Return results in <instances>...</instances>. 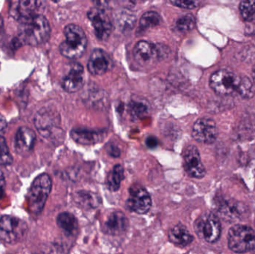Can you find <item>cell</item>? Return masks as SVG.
<instances>
[{"label":"cell","mask_w":255,"mask_h":254,"mask_svg":"<svg viewBox=\"0 0 255 254\" xmlns=\"http://www.w3.org/2000/svg\"><path fill=\"white\" fill-rule=\"evenodd\" d=\"M196 232L208 243H215L221 237L222 226L220 219L214 213H208L201 217L196 224Z\"/></svg>","instance_id":"obj_9"},{"label":"cell","mask_w":255,"mask_h":254,"mask_svg":"<svg viewBox=\"0 0 255 254\" xmlns=\"http://www.w3.org/2000/svg\"><path fill=\"white\" fill-rule=\"evenodd\" d=\"M85 70L79 63H73L67 74L62 80L63 89L67 92H77L82 89L85 83Z\"/></svg>","instance_id":"obj_15"},{"label":"cell","mask_w":255,"mask_h":254,"mask_svg":"<svg viewBox=\"0 0 255 254\" xmlns=\"http://www.w3.org/2000/svg\"><path fill=\"white\" fill-rule=\"evenodd\" d=\"M13 158L9 152L7 143L4 137L0 139V164L1 165H10L12 164Z\"/></svg>","instance_id":"obj_26"},{"label":"cell","mask_w":255,"mask_h":254,"mask_svg":"<svg viewBox=\"0 0 255 254\" xmlns=\"http://www.w3.org/2000/svg\"><path fill=\"white\" fill-rule=\"evenodd\" d=\"M210 86L220 95L238 94L242 98H251L255 92L254 85L248 77L240 76L227 69L215 72L210 79Z\"/></svg>","instance_id":"obj_1"},{"label":"cell","mask_w":255,"mask_h":254,"mask_svg":"<svg viewBox=\"0 0 255 254\" xmlns=\"http://www.w3.org/2000/svg\"><path fill=\"white\" fill-rule=\"evenodd\" d=\"M146 145L150 149L155 148L157 146V141L154 137H149L146 140Z\"/></svg>","instance_id":"obj_32"},{"label":"cell","mask_w":255,"mask_h":254,"mask_svg":"<svg viewBox=\"0 0 255 254\" xmlns=\"http://www.w3.org/2000/svg\"><path fill=\"white\" fill-rule=\"evenodd\" d=\"M36 136L33 130L27 127H21L15 136L14 147L16 153L25 155L29 153L35 143Z\"/></svg>","instance_id":"obj_19"},{"label":"cell","mask_w":255,"mask_h":254,"mask_svg":"<svg viewBox=\"0 0 255 254\" xmlns=\"http://www.w3.org/2000/svg\"><path fill=\"white\" fill-rule=\"evenodd\" d=\"M183 165L186 173L193 178L202 179L206 174V169L201 159L199 150L195 146H189L183 152Z\"/></svg>","instance_id":"obj_11"},{"label":"cell","mask_w":255,"mask_h":254,"mask_svg":"<svg viewBox=\"0 0 255 254\" xmlns=\"http://www.w3.org/2000/svg\"><path fill=\"white\" fill-rule=\"evenodd\" d=\"M77 200L79 204H83V205L89 206L92 207L93 206L97 207V201H93V193H88L87 192H79L77 194Z\"/></svg>","instance_id":"obj_28"},{"label":"cell","mask_w":255,"mask_h":254,"mask_svg":"<svg viewBox=\"0 0 255 254\" xmlns=\"http://www.w3.org/2000/svg\"><path fill=\"white\" fill-rule=\"evenodd\" d=\"M228 245L235 253L244 254L255 250V231L246 225H235L228 234Z\"/></svg>","instance_id":"obj_5"},{"label":"cell","mask_w":255,"mask_h":254,"mask_svg":"<svg viewBox=\"0 0 255 254\" xmlns=\"http://www.w3.org/2000/svg\"><path fill=\"white\" fill-rule=\"evenodd\" d=\"M61 119L59 114L51 109L43 108L39 110L34 117V125L40 135L45 138L52 139L62 132L60 128Z\"/></svg>","instance_id":"obj_7"},{"label":"cell","mask_w":255,"mask_h":254,"mask_svg":"<svg viewBox=\"0 0 255 254\" xmlns=\"http://www.w3.org/2000/svg\"><path fill=\"white\" fill-rule=\"evenodd\" d=\"M148 107L145 101H132L130 104V113L134 117H140L147 112Z\"/></svg>","instance_id":"obj_27"},{"label":"cell","mask_w":255,"mask_h":254,"mask_svg":"<svg viewBox=\"0 0 255 254\" xmlns=\"http://www.w3.org/2000/svg\"><path fill=\"white\" fill-rule=\"evenodd\" d=\"M151 205V196L145 188L136 184L130 186L127 201V209L130 212L143 215L149 211Z\"/></svg>","instance_id":"obj_10"},{"label":"cell","mask_w":255,"mask_h":254,"mask_svg":"<svg viewBox=\"0 0 255 254\" xmlns=\"http://www.w3.org/2000/svg\"><path fill=\"white\" fill-rule=\"evenodd\" d=\"M56 222L58 226L68 235H74L79 228V222L76 216L68 212L60 213Z\"/></svg>","instance_id":"obj_21"},{"label":"cell","mask_w":255,"mask_h":254,"mask_svg":"<svg viewBox=\"0 0 255 254\" xmlns=\"http://www.w3.org/2000/svg\"><path fill=\"white\" fill-rule=\"evenodd\" d=\"M3 195H4V184L3 182L0 181V199L2 198Z\"/></svg>","instance_id":"obj_33"},{"label":"cell","mask_w":255,"mask_h":254,"mask_svg":"<svg viewBox=\"0 0 255 254\" xmlns=\"http://www.w3.org/2000/svg\"><path fill=\"white\" fill-rule=\"evenodd\" d=\"M6 128H7V122L5 118L0 113V139L4 137Z\"/></svg>","instance_id":"obj_31"},{"label":"cell","mask_w":255,"mask_h":254,"mask_svg":"<svg viewBox=\"0 0 255 254\" xmlns=\"http://www.w3.org/2000/svg\"><path fill=\"white\" fill-rule=\"evenodd\" d=\"M112 61L107 52L101 49H96L90 56L88 70L91 74L101 76L110 70Z\"/></svg>","instance_id":"obj_16"},{"label":"cell","mask_w":255,"mask_h":254,"mask_svg":"<svg viewBox=\"0 0 255 254\" xmlns=\"http://www.w3.org/2000/svg\"><path fill=\"white\" fill-rule=\"evenodd\" d=\"M43 1L23 0L12 1L10 7V13L12 16L18 21L24 20L32 17L37 13L42 6Z\"/></svg>","instance_id":"obj_14"},{"label":"cell","mask_w":255,"mask_h":254,"mask_svg":"<svg viewBox=\"0 0 255 254\" xmlns=\"http://www.w3.org/2000/svg\"><path fill=\"white\" fill-rule=\"evenodd\" d=\"M169 240L180 247H186L191 244L193 237L184 225L179 224L171 228L169 231Z\"/></svg>","instance_id":"obj_20"},{"label":"cell","mask_w":255,"mask_h":254,"mask_svg":"<svg viewBox=\"0 0 255 254\" xmlns=\"http://www.w3.org/2000/svg\"><path fill=\"white\" fill-rule=\"evenodd\" d=\"M65 40L60 44L61 55L70 59L81 58L86 50L88 39L84 30L79 25L70 24L64 28Z\"/></svg>","instance_id":"obj_3"},{"label":"cell","mask_w":255,"mask_h":254,"mask_svg":"<svg viewBox=\"0 0 255 254\" xmlns=\"http://www.w3.org/2000/svg\"><path fill=\"white\" fill-rule=\"evenodd\" d=\"M27 231L25 222L17 218L10 216L0 218V240L5 244L14 245L22 241Z\"/></svg>","instance_id":"obj_6"},{"label":"cell","mask_w":255,"mask_h":254,"mask_svg":"<svg viewBox=\"0 0 255 254\" xmlns=\"http://www.w3.org/2000/svg\"><path fill=\"white\" fill-rule=\"evenodd\" d=\"M161 22L160 14L156 11H148L141 16L139 20V29L145 31L148 28L157 26Z\"/></svg>","instance_id":"obj_23"},{"label":"cell","mask_w":255,"mask_h":254,"mask_svg":"<svg viewBox=\"0 0 255 254\" xmlns=\"http://www.w3.org/2000/svg\"><path fill=\"white\" fill-rule=\"evenodd\" d=\"M107 152L110 156L114 157V158H118L121 155V150L118 146L115 145L109 144L107 148Z\"/></svg>","instance_id":"obj_30"},{"label":"cell","mask_w":255,"mask_h":254,"mask_svg":"<svg viewBox=\"0 0 255 254\" xmlns=\"http://www.w3.org/2000/svg\"><path fill=\"white\" fill-rule=\"evenodd\" d=\"M18 43L30 46H38L49 40L51 28L47 19L43 15L19 21Z\"/></svg>","instance_id":"obj_2"},{"label":"cell","mask_w":255,"mask_h":254,"mask_svg":"<svg viewBox=\"0 0 255 254\" xmlns=\"http://www.w3.org/2000/svg\"><path fill=\"white\" fill-rule=\"evenodd\" d=\"M196 26V19L192 14H187L180 18L176 22V27L181 32L191 31Z\"/></svg>","instance_id":"obj_25"},{"label":"cell","mask_w":255,"mask_h":254,"mask_svg":"<svg viewBox=\"0 0 255 254\" xmlns=\"http://www.w3.org/2000/svg\"><path fill=\"white\" fill-rule=\"evenodd\" d=\"M52 182L49 174L37 176L31 183L27 196L28 210L33 214H40L44 208L52 190Z\"/></svg>","instance_id":"obj_4"},{"label":"cell","mask_w":255,"mask_h":254,"mask_svg":"<svg viewBox=\"0 0 255 254\" xmlns=\"http://www.w3.org/2000/svg\"><path fill=\"white\" fill-rule=\"evenodd\" d=\"M128 227V220L124 213L112 212L105 221L103 231L109 235L118 236L124 234Z\"/></svg>","instance_id":"obj_18"},{"label":"cell","mask_w":255,"mask_h":254,"mask_svg":"<svg viewBox=\"0 0 255 254\" xmlns=\"http://www.w3.org/2000/svg\"><path fill=\"white\" fill-rule=\"evenodd\" d=\"M172 4L177 7H182L185 9H193L199 5V1H171Z\"/></svg>","instance_id":"obj_29"},{"label":"cell","mask_w":255,"mask_h":254,"mask_svg":"<svg viewBox=\"0 0 255 254\" xmlns=\"http://www.w3.org/2000/svg\"><path fill=\"white\" fill-rule=\"evenodd\" d=\"M253 80H254V82L255 83V64L254 67H253Z\"/></svg>","instance_id":"obj_34"},{"label":"cell","mask_w":255,"mask_h":254,"mask_svg":"<svg viewBox=\"0 0 255 254\" xmlns=\"http://www.w3.org/2000/svg\"><path fill=\"white\" fill-rule=\"evenodd\" d=\"M88 19L92 22L96 35L100 40H106L112 31V24L107 13L101 7H92L88 13Z\"/></svg>","instance_id":"obj_13"},{"label":"cell","mask_w":255,"mask_h":254,"mask_svg":"<svg viewBox=\"0 0 255 254\" xmlns=\"http://www.w3.org/2000/svg\"><path fill=\"white\" fill-rule=\"evenodd\" d=\"M243 18L247 21L255 19V1H243L240 4Z\"/></svg>","instance_id":"obj_24"},{"label":"cell","mask_w":255,"mask_h":254,"mask_svg":"<svg viewBox=\"0 0 255 254\" xmlns=\"http://www.w3.org/2000/svg\"><path fill=\"white\" fill-rule=\"evenodd\" d=\"M217 124L211 118H201L193 125V135L195 140L199 143L211 144L218 137Z\"/></svg>","instance_id":"obj_12"},{"label":"cell","mask_w":255,"mask_h":254,"mask_svg":"<svg viewBox=\"0 0 255 254\" xmlns=\"http://www.w3.org/2000/svg\"><path fill=\"white\" fill-rule=\"evenodd\" d=\"M163 46L154 44L145 40H141L133 48V58L138 65L142 67H149L154 65L164 56Z\"/></svg>","instance_id":"obj_8"},{"label":"cell","mask_w":255,"mask_h":254,"mask_svg":"<svg viewBox=\"0 0 255 254\" xmlns=\"http://www.w3.org/2000/svg\"><path fill=\"white\" fill-rule=\"evenodd\" d=\"M124 179V169L122 166H115L112 171L109 174L108 178V187L109 190L112 192H116L119 190L121 187V183Z\"/></svg>","instance_id":"obj_22"},{"label":"cell","mask_w":255,"mask_h":254,"mask_svg":"<svg viewBox=\"0 0 255 254\" xmlns=\"http://www.w3.org/2000/svg\"><path fill=\"white\" fill-rule=\"evenodd\" d=\"M70 136L76 143L89 146L103 141L107 136V131L104 129L78 128L72 130Z\"/></svg>","instance_id":"obj_17"}]
</instances>
